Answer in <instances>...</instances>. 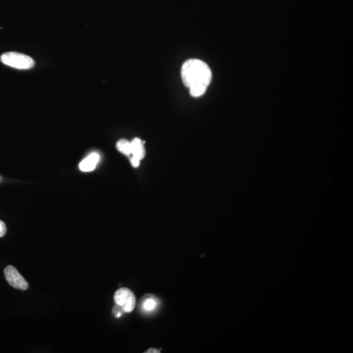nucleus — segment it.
Listing matches in <instances>:
<instances>
[{
	"instance_id": "1",
	"label": "nucleus",
	"mask_w": 353,
	"mask_h": 353,
	"mask_svg": "<svg viewBox=\"0 0 353 353\" xmlns=\"http://www.w3.org/2000/svg\"><path fill=\"white\" fill-rule=\"evenodd\" d=\"M181 77L186 87L189 88L193 97H199L206 92L212 79V73L205 62L190 59L183 64Z\"/></svg>"
},
{
	"instance_id": "2",
	"label": "nucleus",
	"mask_w": 353,
	"mask_h": 353,
	"mask_svg": "<svg viewBox=\"0 0 353 353\" xmlns=\"http://www.w3.org/2000/svg\"><path fill=\"white\" fill-rule=\"evenodd\" d=\"M0 60L2 63L10 67L28 70L34 66V61L28 55L16 52H9L2 55Z\"/></svg>"
},
{
	"instance_id": "3",
	"label": "nucleus",
	"mask_w": 353,
	"mask_h": 353,
	"mask_svg": "<svg viewBox=\"0 0 353 353\" xmlns=\"http://www.w3.org/2000/svg\"><path fill=\"white\" fill-rule=\"evenodd\" d=\"M114 300L117 305L123 309L124 313L132 312L136 302L134 293L127 288L118 289L115 293Z\"/></svg>"
},
{
	"instance_id": "4",
	"label": "nucleus",
	"mask_w": 353,
	"mask_h": 353,
	"mask_svg": "<svg viewBox=\"0 0 353 353\" xmlns=\"http://www.w3.org/2000/svg\"><path fill=\"white\" fill-rule=\"evenodd\" d=\"M4 275L7 281L12 287L21 290H25L28 288V282L14 266H7L4 270Z\"/></svg>"
},
{
	"instance_id": "5",
	"label": "nucleus",
	"mask_w": 353,
	"mask_h": 353,
	"mask_svg": "<svg viewBox=\"0 0 353 353\" xmlns=\"http://www.w3.org/2000/svg\"><path fill=\"white\" fill-rule=\"evenodd\" d=\"M99 161V155L96 153H92L79 164L80 170L83 172H92L96 167Z\"/></svg>"
},
{
	"instance_id": "6",
	"label": "nucleus",
	"mask_w": 353,
	"mask_h": 353,
	"mask_svg": "<svg viewBox=\"0 0 353 353\" xmlns=\"http://www.w3.org/2000/svg\"><path fill=\"white\" fill-rule=\"evenodd\" d=\"M131 146H132V154L133 156L137 158L140 161L141 159H143L145 155L143 142L140 139L135 138L131 142Z\"/></svg>"
},
{
	"instance_id": "7",
	"label": "nucleus",
	"mask_w": 353,
	"mask_h": 353,
	"mask_svg": "<svg viewBox=\"0 0 353 353\" xmlns=\"http://www.w3.org/2000/svg\"><path fill=\"white\" fill-rule=\"evenodd\" d=\"M158 301L156 298L153 297H145L142 301L141 308L144 312L150 313L156 310Z\"/></svg>"
},
{
	"instance_id": "8",
	"label": "nucleus",
	"mask_w": 353,
	"mask_h": 353,
	"mask_svg": "<svg viewBox=\"0 0 353 353\" xmlns=\"http://www.w3.org/2000/svg\"><path fill=\"white\" fill-rule=\"evenodd\" d=\"M117 148L119 152L124 155H130L132 154L131 142L126 140V139H121V140L118 141Z\"/></svg>"
},
{
	"instance_id": "9",
	"label": "nucleus",
	"mask_w": 353,
	"mask_h": 353,
	"mask_svg": "<svg viewBox=\"0 0 353 353\" xmlns=\"http://www.w3.org/2000/svg\"><path fill=\"white\" fill-rule=\"evenodd\" d=\"M113 314H114L115 317H117V318H119V317H121L122 315H123V313H124L123 309L121 307V306L115 305L114 308H113Z\"/></svg>"
},
{
	"instance_id": "10",
	"label": "nucleus",
	"mask_w": 353,
	"mask_h": 353,
	"mask_svg": "<svg viewBox=\"0 0 353 353\" xmlns=\"http://www.w3.org/2000/svg\"><path fill=\"white\" fill-rule=\"evenodd\" d=\"M6 226L3 221L0 220V237L4 236L6 233Z\"/></svg>"
},
{
	"instance_id": "11",
	"label": "nucleus",
	"mask_w": 353,
	"mask_h": 353,
	"mask_svg": "<svg viewBox=\"0 0 353 353\" xmlns=\"http://www.w3.org/2000/svg\"><path fill=\"white\" fill-rule=\"evenodd\" d=\"M139 163H140V160L137 159V158L133 156L132 159H131V164H132L133 167H138Z\"/></svg>"
},
{
	"instance_id": "12",
	"label": "nucleus",
	"mask_w": 353,
	"mask_h": 353,
	"mask_svg": "<svg viewBox=\"0 0 353 353\" xmlns=\"http://www.w3.org/2000/svg\"><path fill=\"white\" fill-rule=\"evenodd\" d=\"M146 353H159L161 352L159 350L157 349V348H152L150 349L146 350Z\"/></svg>"
}]
</instances>
